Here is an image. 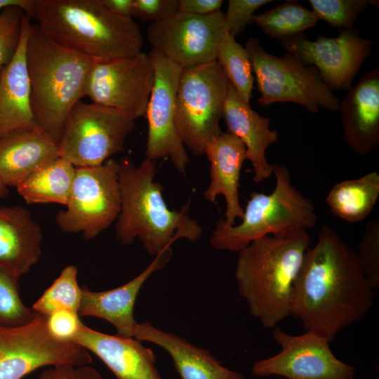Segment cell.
I'll return each mask as SVG.
<instances>
[{
  "label": "cell",
  "instance_id": "obj_10",
  "mask_svg": "<svg viewBox=\"0 0 379 379\" xmlns=\"http://www.w3.org/2000/svg\"><path fill=\"white\" fill-rule=\"evenodd\" d=\"M119 161L109 159L102 164L76 168L65 210L56 222L65 232L82 233L91 239L117 220L121 208Z\"/></svg>",
  "mask_w": 379,
  "mask_h": 379
},
{
  "label": "cell",
  "instance_id": "obj_36",
  "mask_svg": "<svg viewBox=\"0 0 379 379\" xmlns=\"http://www.w3.org/2000/svg\"><path fill=\"white\" fill-rule=\"evenodd\" d=\"M178 6L179 0H134L132 18L157 23L178 12Z\"/></svg>",
  "mask_w": 379,
  "mask_h": 379
},
{
  "label": "cell",
  "instance_id": "obj_19",
  "mask_svg": "<svg viewBox=\"0 0 379 379\" xmlns=\"http://www.w3.org/2000/svg\"><path fill=\"white\" fill-rule=\"evenodd\" d=\"M340 109L343 135L355 153L366 155L379 146V70L364 74L352 86Z\"/></svg>",
  "mask_w": 379,
  "mask_h": 379
},
{
  "label": "cell",
  "instance_id": "obj_2",
  "mask_svg": "<svg viewBox=\"0 0 379 379\" xmlns=\"http://www.w3.org/2000/svg\"><path fill=\"white\" fill-rule=\"evenodd\" d=\"M310 245L307 231L291 228L239 251L234 272L239 293L263 327L274 328L291 316L294 285Z\"/></svg>",
  "mask_w": 379,
  "mask_h": 379
},
{
  "label": "cell",
  "instance_id": "obj_24",
  "mask_svg": "<svg viewBox=\"0 0 379 379\" xmlns=\"http://www.w3.org/2000/svg\"><path fill=\"white\" fill-rule=\"evenodd\" d=\"M58 157L59 143L39 127L15 130L0 138V177L7 187H16Z\"/></svg>",
  "mask_w": 379,
  "mask_h": 379
},
{
  "label": "cell",
  "instance_id": "obj_6",
  "mask_svg": "<svg viewBox=\"0 0 379 379\" xmlns=\"http://www.w3.org/2000/svg\"><path fill=\"white\" fill-rule=\"evenodd\" d=\"M273 166L276 182L272 192L251 193L239 224L227 226L220 218L210 237L213 248L239 252L265 236L291 228L307 231L317 226L314 204L291 184L286 166Z\"/></svg>",
  "mask_w": 379,
  "mask_h": 379
},
{
  "label": "cell",
  "instance_id": "obj_29",
  "mask_svg": "<svg viewBox=\"0 0 379 379\" xmlns=\"http://www.w3.org/2000/svg\"><path fill=\"white\" fill-rule=\"evenodd\" d=\"M216 61L239 95L249 102L254 81L252 66L245 47L228 32L220 43Z\"/></svg>",
  "mask_w": 379,
  "mask_h": 379
},
{
  "label": "cell",
  "instance_id": "obj_12",
  "mask_svg": "<svg viewBox=\"0 0 379 379\" xmlns=\"http://www.w3.org/2000/svg\"><path fill=\"white\" fill-rule=\"evenodd\" d=\"M272 336L281 351L255 361L251 371L253 375H278L286 379H354L355 368L335 356L326 337L312 331L290 335L277 327L273 328Z\"/></svg>",
  "mask_w": 379,
  "mask_h": 379
},
{
  "label": "cell",
  "instance_id": "obj_1",
  "mask_svg": "<svg viewBox=\"0 0 379 379\" xmlns=\"http://www.w3.org/2000/svg\"><path fill=\"white\" fill-rule=\"evenodd\" d=\"M356 251L337 232L324 225L305 253L296 279L291 316L305 331L332 342L343 329L364 317L374 302Z\"/></svg>",
  "mask_w": 379,
  "mask_h": 379
},
{
  "label": "cell",
  "instance_id": "obj_21",
  "mask_svg": "<svg viewBox=\"0 0 379 379\" xmlns=\"http://www.w3.org/2000/svg\"><path fill=\"white\" fill-rule=\"evenodd\" d=\"M31 16L25 13L18 49L0 72V138L15 130L38 127L31 105L26 46Z\"/></svg>",
  "mask_w": 379,
  "mask_h": 379
},
{
  "label": "cell",
  "instance_id": "obj_32",
  "mask_svg": "<svg viewBox=\"0 0 379 379\" xmlns=\"http://www.w3.org/2000/svg\"><path fill=\"white\" fill-rule=\"evenodd\" d=\"M309 3L318 20L325 21L339 29H351L369 1L309 0Z\"/></svg>",
  "mask_w": 379,
  "mask_h": 379
},
{
  "label": "cell",
  "instance_id": "obj_9",
  "mask_svg": "<svg viewBox=\"0 0 379 379\" xmlns=\"http://www.w3.org/2000/svg\"><path fill=\"white\" fill-rule=\"evenodd\" d=\"M135 127V120L122 111L81 100L67 119L60 157L76 168L100 166L124 150Z\"/></svg>",
  "mask_w": 379,
  "mask_h": 379
},
{
  "label": "cell",
  "instance_id": "obj_23",
  "mask_svg": "<svg viewBox=\"0 0 379 379\" xmlns=\"http://www.w3.org/2000/svg\"><path fill=\"white\" fill-rule=\"evenodd\" d=\"M133 338L164 349L181 379H246L243 374L223 366L208 350L149 322L138 323Z\"/></svg>",
  "mask_w": 379,
  "mask_h": 379
},
{
  "label": "cell",
  "instance_id": "obj_3",
  "mask_svg": "<svg viewBox=\"0 0 379 379\" xmlns=\"http://www.w3.org/2000/svg\"><path fill=\"white\" fill-rule=\"evenodd\" d=\"M157 161L145 158L135 166L126 157L119 161L121 208L116 224L117 239L123 245L138 238L145 249L157 255L179 239H200L203 229L190 217V201L180 211L168 208L162 185L154 180Z\"/></svg>",
  "mask_w": 379,
  "mask_h": 379
},
{
  "label": "cell",
  "instance_id": "obj_30",
  "mask_svg": "<svg viewBox=\"0 0 379 379\" xmlns=\"http://www.w3.org/2000/svg\"><path fill=\"white\" fill-rule=\"evenodd\" d=\"M81 300V287L77 281V268L67 265L59 277L34 303L32 310L48 316L58 310H67L78 313Z\"/></svg>",
  "mask_w": 379,
  "mask_h": 379
},
{
  "label": "cell",
  "instance_id": "obj_22",
  "mask_svg": "<svg viewBox=\"0 0 379 379\" xmlns=\"http://www.w3.org/2000/svg\"><path fill=\"white\" fill-rule=\"evenodd\" d=\"M222 118L227 132L239 138L246 147L247 159L253 167V182L260 183L269 178L274 166L267 161L265 151L279 138L278 131L270 128V119L253 110L230 84Z\"/></svg>",
  "mask_w": 379,
  "mask_h": 379
},
{
  "label": "cell",
  "instance_id": "obj_42",
  "mask_svg": "<svg viewBox=\"0 0 379 379\" xmlns=\"http://www.w3.org/2000/svg\"><path fill=\"white\" fill-rule=\"evenodd\" d=\"M8 187L4 184L0 177V198H5L8 195Z\"/></svg>",
  "mask_w": 379,
  "mask_h": 379
},
{
  "label": "cell",
  "instance_id": "obj_7",
  "mask_svg": "<svg viewBox=\"0 0 379 379\" xmlns=\"http://www.w3.org/2000/svg\"><path fill=\"white\" fill-rule=\"evenodd\" d=\"M245 48L261 95L257 100L260 105L290 102L302 105L312 113L317 112L320 107L339 110L338 98L314 67L305 65L288 52L281 57L274 56L253 36L247 40Z\"/></svg>",
  "mask_w": 379,
  "mask_h": 379
},
{
  "label": "cell",
  "instance_id": "obj_16",
  "mask_svg": "<svg viewBox=\"0 0 379 379\" xmlns=\"http://www.w3.org/2000/svg\"><path fill=\"white\" fill-rule=\"evenodd\" d=\"M330 38L319 34L315 41L305 34L281 41V46L306 65L314 67L332 91H348L370 55L373 41L361 37L355 29H339Z\"/></svg>",
  "mask_w": 379,
  "mask_h": 379
},
{
  "label": "cell",
  "instance_id": "obj_31",
  "mask_svg": "<svg viewBox=\"0 0 379 379\" xmlns=\"http://www.w3.org/2000/svg\"><path fill=\"white\" fill-rule=\"evenodd\" d=\"M19 279L14 272L0 265V326H22L34 317L35 312L20 299Z\"/></svg>",
  "mask_w": 379,
  "mask_h": 379
},
{
  "label": "cell",
  "instance_id": "obj_11",
  "mask_svg": "<svg viewBox=\"0 0 379 379\" xmlns=\"http://www.w3.org/2000/svg\"><path fill=\"white\" fill-rule=\"evenodd\" d=\"M91 362L89 352L82 346L53 338L44 315L35 312L22 326H0V379H22L44 366Z\"/></svg>",
  "mask_w": 379,
  "mask_h": 379
},
{
  "label": "cell",
  "instance_id": "obj_25",
  "mask_svg": "<svg viewBox=\"0 0 379 379\" xmlns=\"http://www.w3.org/2000/svg\"><path fill=\"white\" fill-rule=\"evenodd\" d=\"M42 230L21 206H0V265L18 277L27 273L41 253Z\"/></svg>",
  "mask_w": 379,
  "mask_h": 379
},
{
  "label": "cell",
  "instance_id": "obj_17",
  "mask_svg": "<svg viewBox=\"0 0 379 379\" xmlns=\"http://www.w3.org/2000/svg\"><path fill=\"white\" fill-rule=\"evenodd\" d=\"M173 255L171 246L157 254L153 261L138 276L117 288L93 291L81 287L79 316H91L104 319L112 324L119 336L133 338L138 322L134 318V305L138 294L147 279L155 272L163 269Z\"/></svg>",
  "mask_w": 379,
  "mask_h": 379
},
{
  "label": "cell",
  "instance_id": "obj_40",
  "mask_svg": "<svg viewBox=\"0 0 379 379\" xmlns=\"http://www.w3.org/2000/svg\"><path fill=\"white\" fill-rule=\"evenodd\" d=\"M134 0H102L112 13L124 18H132Z\"/></svg>",
  "mask_w": 379,
  "mask_h": 379
},
{
  "label": "cell",
  "instance_id": "obj_27",
  "mask_svg": "<svg viewBox=\"0 0 379 379\" xmlns=\"http://www.w3.org/2000/svg\"><path fill=\"white\" fill-rule=\"evenodd\" d=\"M379 197V174L372 171L356 179L341 181L330 190L326 202L331 212L348 222L365 219Z\"/></svg>",
  "mask_w": 379,
  "mask_h": 379
},
{
  "label": "cell",
  "instance_id": "obj_38",
  "mask_svg": "<svg viewBox=\"0 0 379 379\" xmlns=\"http://www.w3.org/2000/svg\"><path fill=\"white\" fill-rule=\"evenodd\" d=\"M34 379H104L100 372L89 365L58 364L44 370Z\"/></svg>",
  "mask_w": 379,
  "mask_h": 379
},
{
  "label": "cell",
  "instance_id": "obj_33",
  "mask_svg": "<svg viewBox=\"0 0 379 379\" xmlns=\"http://www.w3.org/2000/svg\"><path fill=\"white\" fill-rule=\"evenodd\" d=\"M364 274L371 288H379V220L368 222L356 251Z\"/></svg>",
  "mask_w": 379,
  "mask_h": 379
},
{
  "label": "cell",
  "instance_id": "obj_5",
  "mask_svg": "<svg viewBox=\"0 0 379 379\" xmlns=\"http://www.w3.org/2000/svg\"><path fill=\"white\" fill-rule=\"evenodd\" d=\"M26 58L36 125L59 143L68 116L84 97L87 77L98 61L56 44L36 24L31 26Z\"/></svg>",
  "mask_w": 379,
  "mask_h": 379
},
{
  "label": "cell",
  "instance_id": "obj_43",
  "mask_svg": "<svg viewBox=\"0 0 379 379\" xmlns=\"http://www.w3.org/2000/svg\"><path fill=\"white\" fill-rule=\"evenodd\" d=\"M278 379H286V378H278Z\"/></svg>",
  "mask_w": 379,
  "mask_h": 379
},
{
  "label": "cell",
  "instance_id": "obj_41",
  "mask_svg": "<svg viewBox=\"0 0 379 379\" xmlns=\"http://www.w3.org/2000/svg\"><path fill=\"white\" fill-rule=\"evenodd\" d=\"M33 5L34 0H0V13L7 7L17 6L31 16Z\"/></svg>",
  "mask_w": 379,
  "mask_h": 379
},
{
  "label": "cell",
  "instance_id": "obj_39",
  "mask_svg": "<svg viewBox=\"0 0 379 379\" xmlns=\"http://www.w3.org/2000/svg\"><path fill=\"white\" fill-rule=\"evenodd\" d=\"M222 0H179L178 12L205 16L220 11Z\"/></svg>",
  "mask_w": 379,
  "mask_h": 379
},
{
  "label": "cell",
  "instance_id": "obj_35",
  "mask_svg": "<svg viewBox=\"0 0 379 379\" xmlns=\"http://www.w3.org/2000/svg\"><path fill=\"white\" fill-rule=\"evenodd\" d=\"M272 1L229 0L225 16L227 32L236 37L253 22L254 13L259 8Z\"/></svg>",
  "mask_w": 379,
  "mask_h": 379
},
{
  "label": "cell",
  "instance_id": "obj_13",
  "mask_svg": "<svg viewBox=\"0 0 379 379\" xmlns=\"http://www.w3.org/2000/svg\"><path fill=\"white\" fill-rule=\"evenodd\" d=\"M154 80L148 53L98 61L87 77L84 97L93 103L122 111L135 120L145 117Z\"/></svg>",
  "mask_w": 379,
  "mask_h": 379
},
{
  "label": "cell",
  "instance_id": "obj_18",
  "mask_svg": "<svg viewBox=\"0 0 379 379\" xmlns=\"http://www.w3.org/2000/svg\"><path fill=\"white\" fill-rule=\"evenodd\" d=\"M72 343L99 357L117 379H164L153 351L134 338L108 335L83 324Z\"/></svg>",
  "mask_w": 379,
  "mask_h": 379
},
{
  "label": "cell",
  "instance_id": "obj_28",
  "mask_svg": "<svg viewBox=\"0 0 379 379\" xmlns=\"http://www.w3.org/2000/svg\"><path fill=\"white\" fill-rule=\"evenodd\" d=\"M318 19L312 11L296 1H286L272 9L253 15V22L267 36L288 41L304 34V32L316 26Z\"/></svg>",
  "mask_w": 379,
  "mask_h": 379
},
{
  "label": "cell",
  "instance_id": "obj_15",
  "mask_svg": "<svg viewBox=\"0 0 379 379\" xmlns=\"http://www.w3.org/2000/svg\"><path fill=\"white\" fill-rule=\"evenodd\" d=\"M150 57L154 80L145 117L148 132L145 158H168L175 169L185 173L189 157L175 123V98L182 68L152 49Z\"/></svg>",
  "mask_w": 379,
  "mask_h": 379
},
{
  "label": "cell",
  "instance_id": "obj_37",
  "mask_svg": "<svg viewBox=\"0 0 379 379\" xmlns=\"http://www.w3.org/2000/svg\"><path fill=\"white\" fill-rule=\"evenodd\" d=\"M79 314L62 310L46 317L47 328L51 335L57 340L72 343L83 323Z\"/></svg>",
  "mask_w": 379,
  "mask_h": 379
},
{
  "label": "cell",
  "instance_id": "obj_8",
  "mask_svg": "<svg viewBox=\"0 0 379 379\" xmlns=\"http://www.w3.org/2000/svg\"><path fill=\"white\" fill-rule=\"evenodd\" d=\"M229 84L217 61L182 69L175 123L184 146L194 156L204 155L208 143L222 133Z\"/></svg>",
  "mask_w": 379,
  "mask_h": 379
},
{
  "label": "cell",
  "instance_id": "obj_20",
  "mask_svg": "<svg viewBox=\"0 0 379 379\" xmlns=\"http://www.w3.org/2000/svg\"><path fill=\"white\" fill-rule=\"evenodd\" d=\"M210 162V183L204 195L212 203L222 195L226 201L223 223L234 225L242 218L244 208L239 203V187L241 170L247 159L246 149L237 137L222 132L206 145L205 154Z\"/></svg>",
  "mask_w": 379,
  "mask_h": 379
},
{
  "label": "cell",
  "instance_id": "obj_34",
  "mask_svg": "<svg viewBox=\"0 0 379 379\" xmlns=\"http://www.w3.org/2000/svg\"><path fill=\"white\" fill-rule=\"evenodd\" d=\"M25 13L17 6L7 7L0 13V72L18 49Z\"/></svg>",
  "mask_w": 379,
  "mask_h": 379
},
{
  "label": "cell",
  "instance_id": "obj_14",
  "mask_svg": "<svg viewBox=\"0 0 379 379\" xmlns=\"http://www.w3.org/2000/svg\"><path fill=\"white\" fill-rule=\"evenodd\" d=\"M226 32L221 11L205 16L177 12L149 24L147 38L152 49L185 69L216 61Z\"/></svg>",
  "mask_w": 379,
  "mask_h": 379
},
{
  "label": "cell",
  "instance_id": "obj_26",
  "mask_svg": "<svg viewBox=\"0 0 379 379\" xmlns=\"http://www.w3.org/2000/svg\"><path fill=\"white\" fill-rule=\"evenodd\" d=\"M76 167L58 157L39 168L16 186L27 204L56 203L66 206Z\"/></svg>",
  "mask_w": 379,
  "mask_h": 379
},
{
  "label": "cell",
  "instance_id": "obj_4",
  "mask_svg": "<svg viewBox=\"0 0 379 379\" xmlns=\"http://www.w3.org/2000/svg\"><path fill=\"white\" fill-rule=\"evenodd\" d=\"M31 18L56 44L97 61L133 56L142 48L139 25L102 0H34Z\"/></svg>",
  "mask_w": 379,
  "mask_h": 379
}]
</instances>
